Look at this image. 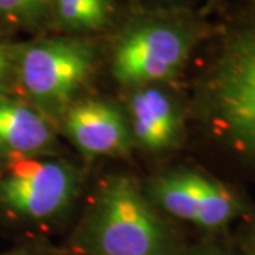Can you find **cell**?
<instances>
[{
  "mask_svg": "<svg viewBox=\"0 0 255 255\" xmlns=\"http://www.w3.org/2000/svg\"><path fill=\"white\" fill-rule=\"evenodd\" d=\"M104 58V38L44 33L13 43V81L54 127Z\"/></svg>",
  "mask_w": 255,
  "mask_h": 255,
  "instance_id": "cell-4",
  "label": "cell"
},
{
  "mask_svg": "<svg viewBox=\"0 0 255 255\" xmlns=\"http://www.w3.org/2000/svg\"><path fill=\"white\" fill-rule=\"evenodd\" d=\"M13 81V41L0 38V95H7Z\"/></svg>",
  "mask_w": 255,
  "mask_h": 255,
  "instance_id": "cell-12",
  "label": "cell"
},
{
  "mask_svg": "<svg viewBox=\"0 0 255 255\" xmlns=\"http://www.w3.org/2000/svg\"><path fill=\"white\" fill-rule=\"evenodd\" d=\"M60 127L71 145L88 159L125 155L133 145L125 111L107 100L75 101Z\"/></svg>",
  "mask_w": 255,
  "mask_h": 255,
  "instance_id": "cell-8",
  "label": "cell"
},
{
  "mask_svg": "<svg viewBox=\"0 0 255 255\" xmlns=\"http://www.w3.org/2000/svg\"><path fill=\"white\" fill-rule=\"evenodd\" d=\"M244 250H246V255H255V226L247 236Z\"/></svg>",
  "mask_w": 255,
  "mask_h": 255,
  "instance_id": "cell-15",
  "label": "cell"
},
{
  "mask_svg": "<svg viewBox=\"0 0 255 255\" xmlns=\"http://www.w3.org/2000/svg\"><path fill=\"white\" fill-rule=\"evenodd\" d=\"M182 255H230L219 244L216 243H204L197 247H193L191 250L182 253Z\"/></svg>",
  "mask_w": 255,
  "mask_h": 255,
  "instance_id": "cell-14",
  "label": "cell"
},
{
  "mask_svg": "<svg viewBox=\"0 0 255 255\" xmlns=\"http://www.w3.org/2000/svg\"><path fill=\"white\" fill-rule=\"evenodd\" d=\"M73 246L81 255H182L172 226L125 174L101 184Z\"/></svg>",
  "mask_w": 255,
  "mask_h": 255,
  "instance_id": "cell-3",
  "label": "cell"
},
{
  "mask_svg": "<svg viewBox=\"0 0 255 255\" xmlns=\"http://www.w3.org/2000/svg\"><path fill=\"white\" fill-rule=\"evenodd\" d=\"M0 255H36L33 251H30L27 248H20V250H13V251H9V253H4V254Z\"/></svg>",
  "mask_w": 255,
  "mask_h": 255,
  "instance_id": "cell-16",
  "label": "cell"
},
{
  "mask_svg": "<svg viewBox=\"0 0 255 255\" xmlns=\"http://www.w3.org/2000/svg\"><path fill=\"white\" fill-rule=\"evenodd\" d=\"M219 1H221V0H210L209 9H207V13H209V14H211V10L214 9V6H216V4H217Z\"/></svg>",
  "mask_w": 255,
  "mask_h": 255,
  "instance_id": "cell-17",
  "label": "cell"
},
{
  "mask_svg": "<svg viewBox=\"0 0 255 255\" xmlns=\"http://www.w3.org/2000/svg\"><path fill=\"white\" fill-rule=\"evenodd\" d=\"M145 193L157 210L204 231H220L248 211V204L230 186L187 167L156 176Z\"/></svg>",
  "mask_w": 255,
  "mask_h": 255,
  "instance_id": "cell-6",
  "label": "cell"
},
{
  "mask_svg": "<svg viewBox=\"0 0 255 255\" xmlns=\"http://www.w3.org/2000/svg\"><path fill=\"white\" fill-rule=\"evenodd\" d=\"M214 33L201 47L196 114L209 133L255 166V0H221Z\"/></svg>",
  "mask_w": 255,
  "mask_h": 255,
  "instance_id": "cell-1",
  "label": "cell"
},
{
  "mask_svg": "<svg viewBox=\"0 0 255 255\" xmlns=\"http://www.w3.org/2000/svg\"><path fill=\"white\" fill-rule=\"evenodd\" d=\"M80 186V170L65 159L21 162L0 176V209L20 221L48 223L71 207Z\"/></svg>",
  "mask_w": 255,
  "mask_h": 255,
  "instance_id": "cell-5",
  "label": "cell"
},
{
  "mask_svg": "<svg viewBox=\"0 0 255 255\" xmlns=\"http://www.w3.org/2000/svg\"><path fill=\"white\" fill-rule=\"evenodd\" d=\"M132 9H170V7H194L207 13L210 0H129Z\"/></svg>",
  "mask_w": 255,
  "mask_h": 255,
  "instance_id": "cell-13",
  "label": "cell"
},
{
  "mask_svg": "<svg viewBox=\"0 0 255 255\" xmlns=\"http://www.w3.org/2000/svg\"><path fill=\"white\" fill-rule=\"evenodd\" d=\"M130 10L124 0H51L48 33L105 38Z\"/></svg>",
  "mask_w": 255,
  "mask_h": 255,
  "instance_id": "cell-10",
  "label": "cell"
},
{
  "mask_svg": "<svg viewBox=\"0 0 255 255\" xmlns=\"http://www.w3.org/2000/svg\"><path fill=\"white\" fill-rule=\"evenodd\" d=\"M203 9H132L104 38V58L125 90L176 81L214 33Z\"/></svg>",
  "mask_w": 255,
  "mask_h": 255,
  "instance_id": "cell-2",
  "label": "cell"
},
{
  "mask_svg": "<svg viewBox=\"0 0 255 255\" xmlns=\"http://www.w3.org/2000/svg\"><path fill=\"white\" fill-rule=\"evenodd\" d=\"M51 0H0V36L26 31L38 36L50 31Z\"/></svg>",
  "mask_w": 255,
  "mask_h": 255,
  "instance_id": "cell-11",
  "label": "cell"
},
{
  "mask_svg": "<svg viewBox=\"0 0 255 255\" xmlns=\"http://www.w3.org/2000/svg\"><path fill=\"white\" fill-rule=\"evenodd\" d=\"M55 153L54 125L26 100L0 95V162L21 163Z\"/></svg>",
  "mask_w": 255,
  "mask_h": 255,
  "instance_id": "cell-9",
  "label": "cell"
},
{
  "mask_svg": "<svg viewBox=\"0 0 255 255\" xmlns=\"http://www.w3.org/2000/svg\"><path fill=\"white\" fill-rule=\"evenodd\" d=\"M128 91L124 111L132 142L152 153L179 147L184 137V110L169 85L149 84Z\"/></svg>",
  "mask_w": 255,
  "mask_h": 255,
  "instance_id": "cell-7",
  "label": "cell"
}]
</instances>
